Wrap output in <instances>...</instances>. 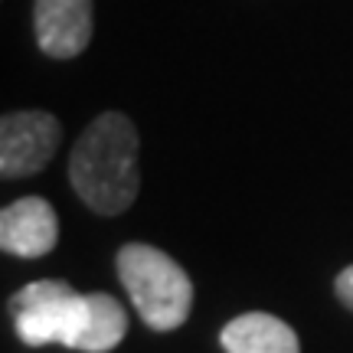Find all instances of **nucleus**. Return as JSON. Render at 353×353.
Returning a JSON list of instances; mask_svg holds the SVG:
<instances>
[{
    "instance_id": "obj_1",
    "label": "nucleus",
    "mask_w": 353,
    "mask_h": 353,
    "mask_svg": "<svg viewBox=\"0 0 353 353\" xmlns=\"http://www.w3.org/2000/svg\"><path fill=\"white\" fill-rule=\"evenodd\" d=\"M138 128L128 114L105 112L82 131L69 157V180L82 203L99 216H118L141 190Z\"/></svg>"
},
{
    "instance_id": "obj_2",
    "label": "nucleus",
    "mask_w": 353,
    "mask_h": 353,
    "mask_svg": "<svg viewBox=\"0 0 353 353\" xmlns=\"http://www.w3.org/2000/svg\"><path fill=\"white\" fill-rule=\"evenodd\" d=\"M114 268L141 321L151 330H176L190 317L193 285L167 252L144 242H128L118 249Z\"/></svg>"
},
{
    "instance_id": "obj_3",
    "label": "nucleus",
    "mask_w": 353,
    "mask_h": 353,
    "mask_svg": "<svg viewBox=\"0 0 353 353\" xmlns=\"http://www.w3.org/2000/svg\"><path fill=\"white\" fill-rule=\"evenodd\" d=\"M10 307L13 327L26 347L63 343L69 350H79L88 314V294H79L59 278H39L13 294Z\"/></svg>"
},
{
    "instance_id": "obj_4",
    "label": "nucleus",
    "mask_w": 353,
    "mask_h": 353,
    "mask_svg": "<svg viewBox=\"0 0 353 353\" xmlns=\"http://www.w3.org/2000/svg\"><path fill=\"white\" fill-rule=\"evenodd\" d=\"M63 125L50 112H10L0 121V174L7 180L39 174L59 151Z\"/></svg>"
},
{
    "instance_id": "obj_5",
    "label": "nucleus",
    "mask_w": 353,
    "mask_h": 353,
    "mask_svg": "<svg viewBox=\"0 0 353 353\" xmlns=\"http://www.w3.org/2000/svg\"><path fill=\"white\" fill-rule=\"evenodd\" d=\"M59 239V216L43 196H20L0 210V249L20 259L52 252Z\"/></svg>"
},
{
    "instance_id": "obj_6",
    "label": "nucleus",
    "mask_w": 353,
    "mask_h": 353,
    "mask_svg": "<svg viewBox=\"0 0 353 353\" xmlns=\"http://www.w3.org/2000/svg\"><path fill=\"white\" fill-rule=\"evenodd\" d=\"M39 50L52 59H72L92 39V0H33Z\"/></svg>"
},
{
    "instance_id": "obj_7",
    "label": "nucleus",
    "mask_w": 353,
    "mask_h": 353,
    "mask_svg": "<svg viewBox=\"0 0 353 353\" xmlns=\"http://www.w3.org/2000/svg\"><path fill=\"white\" fill-rule=\"evenodd\" d=\"M219 343L226 353H301L298 334L281 317L265 311L232 317L219 334Z\"/></svg>"
},
{
    "instance_id": "obj_8",
    "label": "nucleus",
    "mask_w": 353,
    "mask_h": 353,
    "mask_svg": "<svg viewBox=\"0 0 353 353\" xmlns=\"http://www.w3.org/2000/svg\"><path fill=\"white\" fill-rule=\"evenodd\" d=\"M125 334H128L125 307L114 301L112 294H105V291L88 294V314H85V330H82L79 350L82 353H108L125 341Z\"/></svg>"
},
{
    "instance_id": "obj_9",
    "label": "nucleus",
    "mask_w": 353,
    "mask_h": 353,
    "mask_svg": "<svg viewBox=\"0 0 353 353\" xmlns=\"http://www.w3.org/2000/svg\"><path fill=\"white\" fill-rule=\"evenodd\" d=\"M334 291H337V298H341L343 307H350V311H353V265H350V268H343L341 275H337Z\"/></svg>"
}]
</instances>
